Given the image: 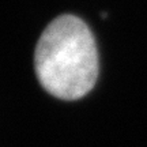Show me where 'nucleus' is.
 Returning <instances> with one entry per match:
<instances>
[{
  "label": "nucleus",
  "mask_w": 147,
  "mask_h": 147,
  "mask_svg": "<svg viewBox=\"0 0 147 147\" xmlns=\"http://www.w3.org/2000/svg\"><path fill=\"white\" fill-rule=\"evenodd\" d=\"M36 75L49 94L79 100L98 78V52L93 33L75 15L55 18L42 32L34 53Z\"/></svg>",
  "instance_id": "1"
}]
</instances>
